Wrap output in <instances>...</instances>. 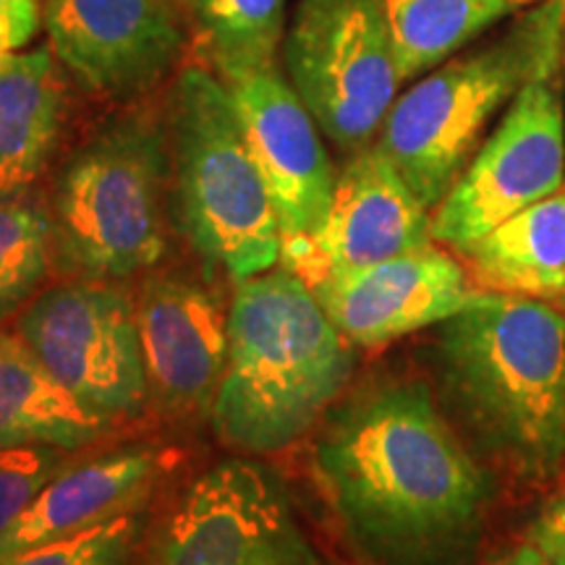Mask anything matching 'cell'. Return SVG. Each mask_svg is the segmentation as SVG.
I'll return each instance as SVG.
<instances>
[{"label":"cell","mask_w":565,"mask_h":565,"mask_svg":"<svg viewBox=\"0 0 565 565\" xmlns=\"http://www.w3.org/2000/svg\"><path fill=\"white\" fill-rule=\"evenodd\" d=\"M141 529V513L134 511L87 532L26 550L0 565H131Z\"/></svg>","instance_id":"603a6c76"},{"label":"cell","mask_w":565,"mask_h":565,"mask_svg":"<svg viewBox=\"0 0 565 565\" xmlns=\"http://www.w3.org/2000/svg\"><path fill=\"white\" fill-rule=\"evenodd\" d=\"M254 162L280 225V252L315 236L333 204L338 173L324 134L278 66L228 84Z\"/></svg>","instance_id":"4fadbf2b"},{"label":"cell","mask_w":565,"mask_h":565,"mask_svg":"<svg viewBox=\"0 0 565 565\" xmlns=\"http://www.w3.org/2000/svg\"><path fill=\"white\" fill-rule=\"evenodd\" d=\"M166 121L175 215L194 252L236 282L273 270L278 215L228 84L207 63H189L175 74Z\"/></svg>","instance_id":"8992f818"},{"label":"cell","mask_w":565,"mask_h":565,"mask_svg":"<svg viewBox=\"0 0 565 565\" xmlns=\"http://www.w3.org/2000/svg\"><path fill=\"white\" fill-rule=\"evenodd\" d=\"M565 186L561 71L526 84L433 210V238L463 252L515 212Z\"/></svg>","instance_id":"30bf717a"},{"label":"cell","mask_w":565,"mask_h":565,"mask_svg":"<svg viewBox=\"0 0 565 565\" xmlns=\"http://www.w3.org/2000/svg\"><path fill=\"white\" fill-rule=\"evenodd\" d=\"M490 565H550V563L545 561V557H542L540 550L529 545V542H524V545L513 547L511 553L498 557V561L490 563Z\"/></svg>","instance_id":"4316f807"},{"label":"cell","mask_w":565,"mask_h":565,"mask_svg":"<svg viewBox=\"0 0 565 565\" xmlns=\"http://www.w3.org/2000/svg\"><path fill=\"white\" fill-rule=\"evenodd\" d=\"M526 542L540 550L550 565H565V490L553 494L534 515Z\"/></svg>","instance_id":"484cf974"},{"label":"cell","mask_w":565,"mask_h":565,"mask_svg":"<svg viewBox=\"0 0 565 565\" xmlns=\"http://www.w3.org/2000/svg\"><path fill=\"white\" fill-rule=\"evenodd\" d=\"M458 254L482 291L565 299V186Z\"/></svg>","instance_id":"ac0fdd59"},{"label":"cell","mask_w":565,"mask_h":565,"mask_svg":"<svg viewBox=\"0 0 565 565\" xmlns=\"http://www.w3.org/2000/svg\"><path fill=\"white\" fill-rule=\"evenodd\" d=\"M162 469L147 448H126L66 466L32 500L24 515L0 536V563L47 542L108 524L118 515L141 511Z\"/></svg>","instance_id":"2e32d148"},{"label":"cell","mask_w":565,"mask_h":565,"mask_svg":"<svg viewBox=\"0 0 565 565\" xmlns=\"http://www.w3.org/2000/svg\"><path fill=\"white\" fill-rule=\"evenodd\" d=\"M561 87H563V105H565V42H563V63H561Z\"/></svg>","instance_id":"83f0119b"},{"label":"cell","mask_w":565,"mask_h":565,"mask_svg":"<svg viewBox=\"0 0 565 565\" xmlns=\"http://www.w3.org/2000/svg\"><path fill=\"white\" fill-rule=\"evenodd\" d=\"M563 42L565 0H542L395 97L374 145L424 207L443 202L513 97L561 71Z\"/></svg>","instance_id":"277c9868"},{"label":"cell","mask_w":565,"mask_h":565,"mask_svg":"<svg viewBox=\"0 0 565 565\" xmlns=\"http://www.w3.org/2000/svg\"><path fill=\"white\" fill-rule=\"evenodd\" d=\"M440 380L475 440L521 484L565 469V315L490 294L443 322Z\"/></svg>","instance_id":"7a4b0ae2"},{"label":"cell","mask_w":565,"mask_h":565,"mask_svg":"<svg viewBox=\"0 0 565 565\" xmlns=\"http://www.w3.org/2000/svg\"><path fill=\"white\" fill-rule=\"evenodd\" d=\"M53 252L51 210L30 192L0 194V320L38 294Z\"/></svg>","instance_id":"7402d4cb"},{"label":"cell","mask_w":565,"mask_h":565,"mask_svg":"<svg viewBox=\"0 0 565 565\" xmlns=\"http://www.w3.org/2000/svg\"><path fill=\"white\" fill-rule=\"evenodd\" d=\"M168 121L134 103L63 166L51 207L61 263L95 280L152 270L168 249Z\"/></svg>","instance_id":"5b68a950"},{"label":"cell","mask_w":565,"mask_h":565,"mask_svg":"<svg viewBox=\"0 0 565 565\" xmlns=\"http://www.w3.org/2000/svg\"><path fill=\"white\" fill-rule=\"evenodd\" d=\"M433 210L377 145L353 152L338 173L333 204L309 242L280 252L282 267L307 286L385 263L433 244Z\"/></svg>","instance_id":"7c38bea8"},{"label":"cell","mask_w":565,"mask_h":565,"mask_svg":"<svg viewBox=\"0 0 565 565\" xmlns=\"http://www.w3.org/2000/svg\"><path fill=\"white\" fill-rule=\"evenodd\" d=\"M17 333L89 412L131 419L150 398L137 301L113 280L61 282L19 312Z\"/></svg>","instance_id":"9c48e42d"},{"label":"cell","mask_w":565,"mask_h":565,"mask_svg":"<svg viewBox=\"0 0 565 565\" xmlns=\"http://www.w3.org/2000/svg\"><path fill=\"white\" fill-rule=\"evenodd\" d=\"M68 84L51 45L0 63V194L30 192L51 166L66 129Z\"/></svg>","instance_id":"e0dca14e"},{"label":"cell","mask_w":565,"mask_h":565,"mask_svg":"<svg viewBox=\"0 0 565 565\" xmlns=\"http://www.w3.org/2000/svg\"><path fill=\"white\" fill-rule=\"evenodd\" d=\"M312 479L370 565H461L482 536L490 477L422 380L383 377L338 398Z\"/></svg>","instance_id":"6da1fadb"},{"label":"cell","mask_w":565,"mask_h":565,"mask_svg":"<svg viewBox=\"0 0 565 565\" xmlns=\"http://www.w3.org/2000/svg\"><path fill=\"white\" fill-rule=\"evenodd\" d=\"M66 466V450L55 445L0 448V536L17 524L42 487Z\"/></svg>","instance_id":"cb8c5ba5"},{"label":"cell","mask_w":565,"mask_h":565,"mask_svg":"<svg viewBox=\"0 0 565 565\" xmlns=\"http://www.w3.org/2000/svg\"><path fill=\"white\" fill-rule=\"evenodd\" d=\"M141 565H335L267 466L228 458L162 515Z\"/></svg>","instance_id":"ba28073f"},{"label":"cell","mask_w":565,"mask_h":565,"mask_svg":"<svg viewBox=\"0 0 565 565\" xmlns=\"http://www.w3.org/2000/svg\"><path fill=\"white\" fill-rule=\"evenodd\" d=\"M42 26L71 82L118 105L175 74L192 38L175 0H42Z\"/></svg>","instance_id":"8fae6325"},{"label":"cell","mask_w":565,"mask_h":565,"mask_svg":"<svg viewBox=\"0 0 565 565\" xmlns=\"http://www.w3.org/2000/svg\"><path fill=\"white\" fill-rule=\"evenodd\" d=\"M110 424L42 366L17 330H0V448L74 450L100 440Z\"/></svg>","instance_id":"d6986e66"},{"label":"cell","mask_w":565,"mask_h":565,"mask_svg":"<svg viewBox=\"0 0 565 565\" xmlns=\"http://www.w3.org/2000/svg\"><path fill=\"white\" fill-rule=\"evenodd\" d=\"M280 61L324 139L343 152L377 139L404 84L385 0H299Z\"/></svg>","instance_id":"52a82bcc"},{"label":"cell","mask_w":565,"mask_h":565,"mask_svg":"<svg viewBox=\"0 0 565 565\" xmlns=\"http://www.w3.org/2000/svg\"><path fill=\"white\" fill-rule=\"evenodd\" d=\"M508 3H513V6H536V3H542V0H508Z\"/></svg>","instance_id":"f1b7e54d"},{"label":"cell","mask_w":565,"mask_h":565,"mask_svg":"<svg viewBox=\"0 0 565 565\" xmlns=\"http://www.w3.org/2000/svg\"><path fill=\"white\" fill-rule=\"evenodd\" d=\"M353 372V343L291 270L238 282L212 427L249 456L280 454L322 422Z\"/></svg>","instance_id":"3957f363"},{"label":"cell","mask_w":565,"mask_h":565,"mask_svg":"<svg viewBox=\"0 0 565 565\" xmlns=\"http://www.w3.org/2000/svg\"><path fill=\"white\" fill-rule=\"evenodd\" d=\"M508 0H385L401 82H416L513 13Z\"/></svg>","instance_id":"ffe728a7"},{"label":"cell","mask_w":565,"mask_h":565,"mask_svg":"<svg viewBox=\"0 0 565 565\" xmlns=\"http://www.w3.org/2000/svg\"><path fill=\"white\" fill-rule=\"evenodd\" d=\"M42 26V0H0V63L30 47Z\"/></svg>","instance_id":"d4e9b609"},{"label":"cell","mask_w":565,"mask_h":565,"mask_svg":"<svg viewBox=\"0 0 565 565\" xmlns=\"http://www.w3.org/2000/svg\"><path fill=\"white\" fill-rule=\"evenodd\" d=\"M204 61L225 84L278 66L286 0H192Z\"/></svg>","instance_id":"44dd1931"},{"label":"cell","mask_w":565,"mask_h":565,"mask_svg":"<svg viewBox=\"0 0 565 565\" xmlns=\"http://www.w3.org/2000/svg\"><path fill=\"white\" fill-rule=\"evenodd\" d=\"M353 345H385L443 324L487 291L437 242L309 286Z\"/></svg>","instance_id":"5bb4252c"},{"label":"cell","mask_w":565,"mask_h":565,"mask_svg":"<svg viewBox=\"0 0 565 565\" xmlns=\"http://www.w3.org/2000/svg\"><path fill=\"white\" fill-rule=\"evenodd\" d=\"M147 385L162 412H212L228 353V315L200 282L162 275L137 299Z\"/></svg>","instance_id":"9a60e30c"}]
</instances>
